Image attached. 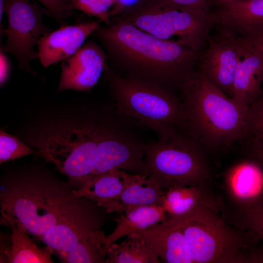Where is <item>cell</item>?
Instances as JSON below:
<instances>
[{"instance_id":"ac0fdd59","label":"cell","mask_w":263,"mask_h":263,"mask_svg":"<svg viewBox=\"0 0 263 263\" xmlns=\"http://www.w3.org/2000/svg\"><path fill=\"white\" fill-rule=\"evenodd\" d=\"M166 191L150 176L135 175L133 180L115 199L103 203L110 213L120 214L137 207L162 206Z\"/></svg>"},{"instance_id":"d6a6232c","label":"cell","mask_w":263,"mask_h":263,"mask_svg":"<svg viewBox=\"0 0 263 263\" xmlns=\"http://www.w3.org/2000/svg\"><path fill=\"white\" fill-rule=\"evenodd\" d=\"M173 3L183 7L209 9L208 0H170Z\"/></svg>"},{"instance_id":"e0dca14e","label":"cell","mask_w":263,"mask_h":263,"mask_svg":"<svg viewBox=\"0 0 263 263\" xmlns=\"http://www.w3.org/2000/svg\"><path fill=\"white\" fill-rule=\"evenodd\" d=\"M136 232L144 238L161 262L189 263L182 233L167 219Z\"/></svg>"},{"instance_id":"4dcf8cb0","label":"cell","mask_w":263,"mask_h":263,"mask_svg":"<svg viewBox=\"0 0 263 263\" xmlns=\"http://www.w3.org/2000/svg\"><path fill=\"white\" fill-rule=\"evenodd\" d=\"M11 72L10 61L6 53L0 49V85L3 86L8 80Z\"/></svg>"},{"instance_id":"2e32d148","label":"cell","mask_w":263,"mask_h":263,"mask_svg":"<svg viewBox=\"0 0 263 263\" xmlns=\"http://www.w3.org/2000/svg\"><path fill=\"white\" fill-rule=\"evenodd\" d=\"M227 191L234 201L244 207L261 200L263 195V169L256 161L235 164L225 176Z\"/></svg>"},{"instance_id":"9a60e30c","label":"cell","mask_w":263,"mask_h":263,"mask_svg":"<svg viewBox=\"0 0 263 263\" xmlns=\"http://www.w3.org/2000/svg\"><path fill=\"white\" fill-rule=\"evenodd\" d=\"M240 40L242 54L234 75L231 97L242 107L249 109L262 95L263 62L255 48Z\"/></svg>"},{"instance_id":"cb8c5ba5","label":"cell","mask_w":263,"mask_h":263,"mask_svg":"<svg viewBox=\"0 0 263 263\" xmlns=\"http://www.w3.org/2000/svg\"><path fill=\"white\" fill-rule=\"evenodd\" d=\"M105 235L100 230L78 243L66 251H56L57 257L65 263H106L102 242Z\"/></svg>"},{"instance_id":"277c9868","label":"cell","mask_w":263,"mask_h":263,"mask_svg":"<svg viewBox=\"0 0 263 263\" xmlns=\"http://www.w3.org/2000/svg\"><path fill=\"white\" fill-rule=\"evenodd\" d=\"M102 122L82 118L44 122L27 141L36 154L53 164L74 190L81 188L94 170Z\"/></svg>"},{"instance_id":"7c38bea8","label":"cell","mask_w":263,"mask_h":263,"mask_svg":"<svg viewBox=\"0 0 263 263\" xmlns=\"http://www.w3.org/2000/svg\"><path fill=\"white\" fill-rule=\"evenodd\" d=\"M107 59L101 45L94 40L87 41L75 54L62 61L57 92L91 90L104 73Z\"/></svg>"},{"instance_id":"7402d4cb","label":"cell","mask_w":263,"mask_h":263,"mask_svg":"<svg viewBox=\"0 0 263 263\" xmlns=\"http://www.w3.org/2000/svg\"><path fill=\"white\" fill-rule=\"evenodd\" d=\"M163 206L168 217L184 214L200 206L218 210V202L207 191L204 185L171 188L166 191Z\"/></svg>"},{"instance_id":"9c48e42d","label":"cell","mask_w":263,"mask_h":263,"mask_svg":"<svg viewBox=\"0 0 263 263\" xmlns=\"http://www.w3.org/2000/svg\"><path fill=\"white\" fill-rule=\"evenodd\" d=\"M4 12L8 17L7 39L0 49L15 56L19 68L34 75L30 64L38 58L35 48L43 36L53 30L42 21L45 13L30 0H6Z\"/></svg>"},{"instance_id":"d6986e66","label":"cell","mask_w":263,"mask_h":263,"mask_svg":"<svg viewBox=\"0 0 263 263\" xmlns=\"http://www.w3.org/2000/svg\"><path fill=\"white\" fill-rule=\"evenodd\" d=\"M168 218L164 207L156 205L135 207L120 214L114 219L117 224L114 230L103 238L104 252L106 254L108 248L121 238L163 222Z\"/></svg>"},{"instance_id":"83f0119b","label":"cell","mask_w":263,"mask_h":263,"mask_svg":"<svg viewBox=\"0 0 263 263\" xmlns=\"http://www.w3.org/2000/svg\"><path fill=\"white\" fill-rule=\"evenodd\" d=\"M263 134V95L249 108L248 134Z\"/></svg>"},{"instance_id":"5b68a950","label":"cell","mask_w":263,"mask_h":263,"mask_svg":"<svg viewBox=\"0 0 263 263\" xmlns=\"http://www.w3.org/2000/svg\"><path fill=\"white\" fill-rule=\"evenodd\" d=\"M118 112L134 118L154 131L159 138L185 129L182 101L170 89L114 72L106 64L104 73Z\"/></svg>"},{"instance_id":"836d02e7","label":"cell","mask_w":263,"mask_h":263,"mask_svg":"<svg viewBox=\"0 0 263 263\" xmlns=\"http://www.w3.org/2000/svg\"><path fill=\"white\" fill-rule=\"evenodd\" d=\"M6 0H0V37L4 35L5 29L2 24V19L4 12L5 4Z\"/></svg>"},{"instance_id":"6da1fadb","label":"cell","mask_w":263,"mask_h":263,"mask_svg":"<svg viewBox=\"0 0 263 263\" xmlns=\"http://www.w3.org/2000/svg\"><path fill=\"white\" fill-rule=\"evenodd\" d=\"M91 36L101 45L107 60L126 77L169 89L180 88L196 70L200 53L183 43L159 39L117 16Z\"/></svg>"},{"instance_id":"484cf974","label":"cell","mask_w":263,"mask_h":263,"mask_svg":"<svg viewBox=\"0 0 263 263\" xmlns=\"http://www.w3.org/2000/svg\"><path fill=\"white\" fill-rule=\"evenodd\" d=\"M34 154H36V151L28 145L20 141L18 137L0 130V164L24 156Z\"/></svg>"},{"instance_id":"7a4b0ae2","label":"cell","mask_w":263,"mask_h":263,"mask_svg":"<svg viewBox=\"0 0 263 263\" xmlns=\"http://www.w3.org/2000/svg\"><path fill=\"white\" fill-rule=\"evenodd\" d=\"M73 190L68 181L46 168L27 166L6 173L0 180V222H18L38 239L56 224Z\"/></svg>"},{"instance_id":"30bf717a","label":"cell","mask_w":263,"mask_h":263,"mask_svg":"<svg viewBox=\"0 0 263 263\" xmlns=\"http://www.w3.org/2000/svg\"><path fill=\"white\" fill-rule=\"evenodd\" d=\"M145 146L123 130L102 122L95 167L90 179L113 169L149 176L145 161Z\"/></svg>"},{"instance_id":"5bb4252c","label":"cell","mask_w":263,"mask_h":263,"mask_svg":"<svg viewBox=\"0 0 263 263\" xmlns=\"http://www.w3.org/2000/svg\"><path fill=\"white\" fill-rule=\"evenodd\" d=\"M211 15L217 32L236 38L263 31V0H236Z\"/></svg>"},{"instance_id":"f1b7e54d","label":"cell","mask_w":263,"mask_h":263,"mask_svg":"<svg viewBox=\"0 0 263 263\" xmlns=\"http://www.w3.org/2000/svg\"><path fill=\"white\" fill-rule=\"evenodd\" d=\"M45 8L61 25L66 24V20L69 16L67 9V0H35Z\"/></svg>"},{"instance_id":"4fadbf2b","label":"cell","mask_w":263,"mask_h":263,"mask_svg":"<svg viewBox=\"0 0 263 263\" xmlns=\"http://www.w3.org/2000/svg\"><path fill=\"white\" fill-rule=\"evenodd\" d=\"M102 23L100 19H96L65 24L43 36L37 45L38 59L42 65L46 69L73 55Z\"/></svg>"},{"instance_id":"603a6c76","label":"cell","mask_w":263,"mask_h":263,"mask_svg":"<svg viewBox=\"0 0 263 263\" xmlns=\"http://www.w3.org/2000/svg\"><path fill=\"white\" fill-rule=\"evenodd\" d=\"M118 244H113L106 252V263H160L161 260L138 232L127 236Z\"/></svg>"},{"instance_id":"f546056e","label":"cell","mask_w":263,"mask_h":263,"mask_svg":"<svg viewBox=\"0 0 263 263\" xmlns=\"http://www.w3.org/2000/svg\"><path fill=\"white\" fill-rule=\"evenodd\" d=\"M247 136L249 137L250 154L263 169V134H252Z\"/></svg>"},{"instance_id":"4316f807","label":"cell","mask_w":263,"mask_h":263,"mask_svg":"<svg viewBox=\"0 0 263 263\" xmlns=\"http://www.w3.org/2000/svg\"><path fill=\"white\" fill-rule=\"evenodd\" d=\"M244 222L247 230L263 245V200L244 207Z\"/></svg>"},{"instance_id":"3957f363","label":"cell","mask_w":263,"mask_h":263,"mask_svg":"<svg viewBox=\"0 0 263 263\" xmlns=\"http://www.w3.org/2000/svg\"><path fill=\"white\" fill-rule=\"evenodd\" d=\"M179 88L185 129L202 147L225 149L247 136L249 109L240 106L196 69Z\"/></svg>"},{"instance_id":"8fae6325","label":"cell","mask_w":263,"mask_h":263,"mask_svg":"<svg viewBox=\"0 0 263 263\" xmlns=\"http://www.w3.org/2000/svg\"><path fill=\"white\" fill-rule=\"evenodd\" d=\"M200 51L196 69L231 97L235 72L242 54L240 39L219 32L210 36Z\"/></svg>"},{"instance_id":"8992f818","label":"cell","mask_w":263,"mask_h":263,"mask_svg":"<svg viewBox=\"0 0 263 263\" xmlns=\"http://www.w3.org/2000/svg\"><path fill=\"white\" fill-rule=\"evenodd\" d=\"M115 16L159 39L197 51L206 45L213 28L210 10L183 7L170 0H142Z\"/></svg>"},{"instance_id":"52a82bcc","label":"cell","mask_w":263,"mask_h":263,"mask_svg":"<svg viewBox=\"0 0 263 263\" xmlns=\"http://www.w3.org/2000/svg\"><path fill=\"white\" fill-rule=\"evenodd\" d=\"M149 176L165 190L204 185L210 172L202 147L190 135L173 130L157 141L145 144Z\"/></svg>"},{"instance_id":"d4e9b609","label":"cell","mask_w":263,"mask_h":263,"mask_svg":"<svg viewBox=\"0 0 263 263\" xmlns=\"http://www.w3.org/2000/svg\"><path fill=\"white\" fill-rule=\"evenodd\" d=\"M114 2V0H67V9L70 15L73 10H78L109 24L111 21L110 12Z\"/></svg>"},{"instance_id":"e575fe53","label":"cell","mask_w":263,"mask_h":263,"mask_svg":"<svg viewBox=\"0 0 263 263\" xmlns=\"http://www.w3.org/2000/svg\"><path fill=\"white\" fill-rule=\"evenodd\" d=\"M235 0H208V2L209 5H214L219 7L228 4Z\"/></svg>"},{"instance_id":"44dd1931","label":"cell","mask_w":263,"mask_h":263,"mask_svg":"<svg viewBox=\"0 0 263 263\" xmlns=\"http://www.w3.org/2000/svg\"><path fill=\"white\" fill-rule=\"evenodd\" d=\"M11 229V245L4 253L6 263H52L51 254L53 252L49 247L42 248L37 246L29 237V233L18 223L7 220L1 223ZM3 258L0 260L3 262Z\"/></svg>"},{"instance_id":"1f68e13d","label":"cell","mask_w":263,"mask_h":263,"mask_svg":"<svg viewBox=\"0 0 263 263\" xmlns=\"http://www.w3.org/2000/svg\"><path fill=\"white\" fill-rule=\"evenodd\" d=\"M241 39L247 42L258 51L263 62V31L250 35Z\"/></svg>"},{"instance_id":"ba28073f","label":"cell","mask_w":263,"mask_h":263,"mask_svg":"<svg viewBox=\"0 0 263 263\" xmlns=\"http://www.w3.org/2000/svg\"><path fill=\"white\" fill-rule=\"evenodd\" d=\"M110 213L96 201L84 197L70 199L56 224L38 239L53 252L66 251L101 230Z\"/></svg>"},{"instance_id":"ffe728a7","label":"cell","mask_w":263,"mask_h":263,"mask_svg":"<svg viewBox=\"0 0 263 263\" xmlns=\"http://www.w3.org/2000/svg\"><path fill=\"white\" fill-rule=\"evenodd\" d=\"M136 174L119 169L96 176L81 188L74 190L69 198L84 197L102 204L116 199Z\"/></svg>"}]
</instances>
